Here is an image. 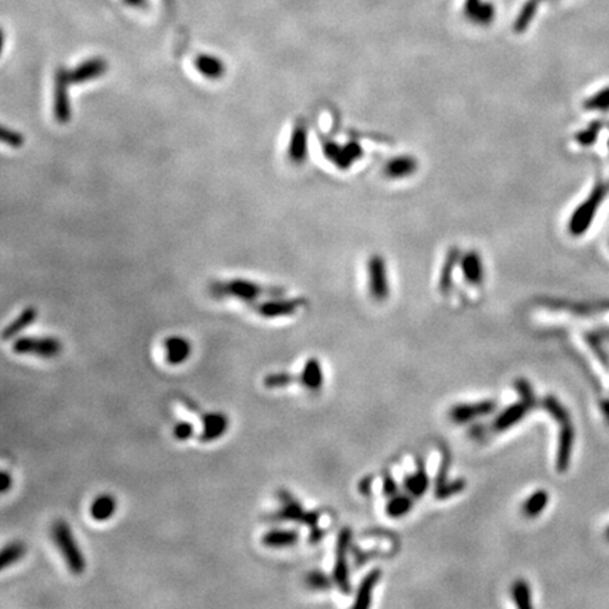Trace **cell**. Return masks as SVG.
Listing matches in <instances>:
<instances>
[{
  "instance_id": "cell-1",
  "label": "cell",
  "mask_w": 609,
  "mask_h": 609,
  "mask_svg": "<svg viewBox=\"0 0 609 609\" xmlns=\"http://www.w3.org/2000/svg\"><path fill=\"white\" fill-rule=\"evenodd\" d=\"M280 509L271 513L268 520L274 522H296L300 524H307L311 529V542L315 543L320 539L322 531L319 529V513L313 511H304L296 498L288 492L287 489L278 491Z\"/></svg>"
},
{
  "instance_id": "cell-2",
  "label": "cell",
  "mask_w": 609,
  "mask_h": 609,
  "mask_svg": "<svg viewBox=\"0 0 609 609\" xmlns=\"http://www.w3.org/2000/svg\"><path fill=\"white\" fill-rule=\"evenodd\" d=\"M51 538L55 547L60 550V555L63 556L68 570L75 575L84 573L87 568V560L76 543L71 526L65 520L54 522L51 528Z\"/></svg>"
},
{
  "instance_id": "cell-3",
  "label": "cell",
  "mask_w": 609,
  "mask_h": 609,
  "mask_svg": "<svg viewBox=\"0 0 609 609\" xmlns=\"http://www.w3.org/2000/svg\"><path fill=\"white\" fill-rule=\"evenodd\" d=\"M606 193L608 188L602 182H598L591 190L590 197L584 202H581V205L573 212L568 220V230L573 236H581L590 229V225L593 223L595 213L604 202Z\"/></svg>"
},
{
  "instance_id": "cell-4",
  "label": "cell",
  "mask_w": 609,
  "mask_h": 609,
  "mask_svg": "<svg viewBox=\"0 0 609 609\" xmlns=\"http://www.w3.org/2000/svg\"><path fill=\"white\" fill-rule=\"evenodd\" d=\"M13 351L20 355H36L40 358H54L61 354L63 343L55 337L23 336L13 342Z\"/></svg>"
},
{
  "instance_id": "cell-5",
  "label": "cell",
  "mask_w": 609,
  "mask_h": 609,
  "mask_svg": "<svg viewBox=\"0 0 609 609\" xmlns=\"http://www.w3.org/2000/svg\"><path fill=\"white\" fill-rule=\"evenodd\" d=\"M69 85H72V84H71L69 76H68V71L64 68H60L57 72H55L52 112H54L55 120L61 124L69 123L71 118H72Z\"/></svg>"
},
{
  "instance_id": "cell-6",
  "label": "cell",
  "mask_w": 609,
  "mask_h": 609,
  "mask_svg": "<svg viewBox=\"0 0 609 609\" xmlns=\"http://www.w3.org/2000/svg\"><path fill=\"white\" fill-rule=\"evenodd\" d=\"M367 281L370 295L378 300H386L390 296V278L388 268H386L385 258L378 254H374L368 258L367 263Z\"/></svg>"
},
{
  "instance_id": "cell-7",
  "label": "cell",
  "mask_w": 609,
  "mask_h": 609,
  "mask_svg": "<svg viewBox=\"0 0 609 609\" xmlns=\"http://www.w3.org/2000/svg\"><path fill=\"white\" fill-rule=\"evenodd\" d=\"M322 151L326 159L335 164L340 170H347L355 161L363 157V148L357 143H347L342 146L333 140H329V138L322 140Z\"/></svg>"
},
{
  "instance_id": "cell-8",
  "label": "cell",
  "mask_w": 609,
  "mask_h": 609,
  "mask_svg": "<svg viewBox=\"0 0 609 609\" xmlns=\"http://www.w3.org/2000/svg\"><path fill=\"white\" fill-rule=\"evenodd\" d=\"M350 542H351V531L348 528H343L337 536L336 560H335L333 575H331V578H333L337 588L344 594H348L351 591V584H350V578H348V566H347V559H346L347 551L350 549Z\"/></svg>"
},
{
  "instance_id": "cell-9",
  "label": "cell",
  "mask_w": 609,
  "mask_h": 609,
  "mask_svg": "<svg viewBox=\"0 0 609 609\" xmlns=\"http://www.w3.org/2000/svg\"><path fill=\"white\" fill-rule=\"evenodd\" d=\"M213 292L221 296H232L244 302H254L261 295H264V288L254 281L248 280H232L223 284H217L213 287Z\"/></svg>"
},
{
  "instance_id": "cell-10",
  "label": "cell",
  "mask_w": 609,
  "mask_h": 609,
  "mask_svg": "<svg viewBox=\"0 0 609 609\" xmlns=\"http://www.w3.org/2000/svg\"><path fill=\"white\" fill-rule=\"evenodd\" d=\"M495 408H496V403L491 399L480 401V402H474V403H458V405H454L449 410V418L454 423L463 425L467 422H472L477 418L491 414L495 410Z\"/></svg>"
},
{
  "instance_id": "cell-11",
  "label": "cell",
  "mask_w": 609,
  "mask_h": 609,
  "mask_svg": "<svg viewBox=\"0 0 609 609\" xmlns=\"http://www.w3.org/2000/svg\"><path fill=\"white\" fill-rule=\"evenodd\" d=\"M309 154V130L304 122H298L291 133L288 144V158L292 164L300 165L308 159Z\"/></svg>"
},
{
  "instance_id": "cell-12",
  "label": "cell",
  "mask_w": 609,
  "mask_h": 609,
  "mask_svg": "<svg viewBox=\"0 0 609 609\" xmlns=\"http://www.w3.org/2000/svg\"><path fill=\"white\" fill-rule=\"evenodd\" d=\"M202 432L199 434L201 443H212L223 437L229 429V418L223 412H205L201 417Z\"/></svg>"
},
{
  "instance_id": "cell-13",
  "label": "cell",
  "mask_w": 609,
  "mask_h": 609,
  "mask_svg": "<svg viewBox=\"0 0 609 609\" xmlns=\"http://www.w3.org/2000/svg\"><path fill=\"white\" fill-rule=\"evenodd\" d=\"M533 408H535V405L526 402L523 399L512 403L511 406L504 409L495 418V421L492 422V430L494 432H505V430L511 429L512 426L522 422L526 414H528Z\"/></svg>"
},
{
  "instance_id": "cell-14",
  "label": "cell",
  "mask_w": 609,
  "mask_h": 609,
  "mask_svg": "<svg viewBox=\"0 0 609 609\" xmlns=\"http://www.w3.org/2000/svg\"><path fill=\"white\" fill-rule=\"evenodd\" d=\"M303 304V299H269L257 304V312L265 319H275L294 315Z\"/></svg>"
},
{
  "instance_id": "cell-15",
  "label": "cell",
  "mask_w": 609,
  "mask_h": 609,
  "mask_svg": "<svg viewBox=\"0 0 609 609\" xmlns=\"http://www.w3.org/2000/svg\"><path fill=\"white\" fill-rule=\"evenodd\" d=\"M418 167H419V162L414 157L397 155L385 162V165L382 167V173H384L385 178L398 181V179H405V178L412 177L414 173L418 171Z\"/></svg>"
},
{
  "instance_id": "cell-16",
  "label": "cell",
  "mask_w": 609,
  "mask_h": 609,
  "mask_svg": "<svg viewBox=\"0 0 609 609\" xmlns=\"http://www.w3.org/2000/svg\"><path fill=\"white\" fill-rule=\"evenodd\" d=\"M574 440H575V429L571 423V421L564 422L560 425V433H559V445H557V457H556V467L560 473H564L570 467L571 454L574 449Z\"/></svg>"
},
{
  "instance_id": "cell-17",
  "label": "cell",
  "mask_w": 609,
  "mask_h": 609,
  "mask_svg": "<svg viewBox=\"0 0 609 609\" xmlns=\"http://www.w3.org/2000/svg\"><path fill=\"white\" fill-rule=\"evenodd\" d=\"M107 71V63L103 58H91L87 60L72 71H68V76L71 84H87V82L95 80L104 75Z\"/></svg>"
},
{
  "instance_id": "cell-18",
  "label": "cell",
  "mask_w": 609,
  "mask_h": 609,
  "mask_svg": "<svg viewBox=\"0 0 609 609\" xmlns=\"http://www.w3.org/2000/svg\"><path fill=\"white\" fill-rule=\"evenodd\" d=\"M165 362L170 366H181L192 354V346L182 336H170L164 342Z\"/></svg>"
},
{
  "instance_id": "cell-19",
  "label": "cell",
  "mask_w": 609,
  "mask_h": 609,
  "mask_svg": "<svg viewBox=\"0 0 609 609\" xmlns=\"http://www.w3.org/2000/svg\"><path fill=\"white\" fill-rule=\"evenodd\" d=\"M460 267L464 280L473 287H478L484 281V261L477 252H467L460 256Z\"/></svg>"
},
{
  "instance_id": "cell-20",
  "label": "cell",
  "mask_w": 609,
  "mask_h": 609,
  "mask_svg": "<svg viewBox=\"0 0 609 609\" xmlns=\"http://www.w3.org/2000/svg\"><path fill=\"white\" fill-rule=\"evenodd\" d=\"M464 14L477 25H489L495 19V8L484 0H465Z\"/></svg>"
},
{
  "instance_id": "cell-21",
  "label": "cell",
  "mask_w": 609,
  "mask_h": 609,
  "mask_svg": "<svg viewBox=\"0 0 609 609\" xmlns=\"http://www.w3.org/2000/svg\"><path fill=\"white\" fill-rule=\"evenodd\" d=\"M323 381H324V378H323V370H322L320 362L315 357L309 358L302 368V373L299 375V382L307 390H309L312 392H318L323 386Z\"/></svg>"
},
{
  "instance_id": "cell-22",
  "label": "cell",
  "mask_w": 609,
  "mask_h": 609,
  "mask_svg": "<svg viewBox=\"0 0 609 609\" xmlns=\"http://www.w3.org/2000/svg\"><path fill=\"white\" fill-rule=\"evenodd\" d=\"M381 578V570L379 568H374L371 570L364 578L362 583L358 586L357 594H355V601H354V608L355 609H366L371 605L373 601V593L378 584V581Z\"/></svg>"
},
{
  "instance_id": "cell-23",
  "label": "cell",
  "mask_w": 609,
  "mask_h": 609,
  "mask_svg": "<svg viewBox=\"0 0 609 609\" xmlns=\"http://www.w3.org/2000/svg\"><path fill=\"white\" fill-rule=\"evenodd\" d=\"M195 68L202 76L210 80H217L226 74L225 63L210 54H198L195 58Z\"/></svg>"
},
{
  "instance_id": "cell-24",
  "label": "cell",
  "mask_w": 609,
  "mask_h": 609,
  "mask_svg": "<svg viewBox=\"0 0 609 609\" xmlns=\"http://www.w3.org/2000/svg\"><path fill=\"white\" fill-rule=\"evenodd\" d=\"M429 484H430V478L426 473L423 461L419 458L417 472L405 477L403 487H405L406 492L409 495H412L413 498H422L426 494V491L429 489Z\"/></svg>"
},
{
  "instance_id": "cell-25",
  "label": "cell",
  "mask_w": 609,
  "mask_h": 609,
  "mask_svg": "<svg viewBox=\"0 0 609 609\" xmlns=\"http://www.w3.org/2000/svg\"><path fill=\"white\" fill-rule=\"evenodd\" d=\"M118 502L116 498L110 494L98 495L91 504L89 513L96 522H106L116 513Z\"/></svg>"
},
{
  "instance_id": "cell-26",
  "label": "cell",
  "mask_w": 609,
  "mask_h": 609,
  "mask_svg": "<svg viewBox=\"0 0 609 609\" xmlns=\"http://www.w3.org/2000/svg\"><path fill=\"white\" fill-rule=\"evenodd\" d=\"M299 532L292 529H272L263 535L261 543L268 549H285L296 544Z\"/></svg>"
},
{
  "instance_id": "cell-27",
  "label": "cell",
  "mask_w": 609,
  "mask_h": 609,
  "mask_svg": "<svg viewBox=\"0 0 609 609\" xmlns=\"http://www.w3.org/2000/svg\"><path fill=\"white\" fill-rule=\"evenodd\" d=\"M36 320H37V309L36 308H27V309H24L12 323H9L5 327L3 333H2L3 340L14 339L17 335L21 333L24 329L29 327Z\"/></svg>"
},
{
  "instance_id": "cell-28",
  "label": "cell",
  "mask_w": 609,
  "mask_h": 609,
  "mask_svg": "<svg viewBox=\"0 0 609 609\" xmlns=\"http://www.w3.org/2000/svg\"><path fill=\"white\" fill-rule=\"evenodd\" d=\"M549 504V492L546 489H538L531 494L522 505V512L526 518H536L544 512Z\"/></svg>"
},
{
  "instance_id": "cell-29",
  "label": "cell",
  "mask_w": 609,
  "mask_h": 609,
  "mask_svg": "<svg viewBox=\"0 0 609 609\" xmlns=\"http://www.w3.org/2000/svg\"><path fill=\"white\" fill-rule=\"evenodd\" d=\"M458 263H460L458 250L456 247H453L446 256V261H445V264H443L441 271H440V276H439V288L443 294H447L450 291L453 272H454V268Z\"/></svg>"
},
{
  "instance_id": "cell-30",
  "label": "cell",
  "mask_w": 609,
  "mask_h": 609,
  "mask_svg": "<svg viewBox=\"0 0 609 609\" xmlns=\"http://www.w3.org/2000/svg\"><path fill=\"white\" fill-rule=\"evenodd\" d=\"M413 501L412 495L409 494H397L390 498L388 504H386V515L392 519H399L405 515H408L412 511Z\"/></svg>"
},
{
  "instance_id": "cell-31",
  "label": "cell",
  "mask_w": 609,
  "mask_h": 609,
  "mask_svg": "<svg viewBox=\"0 0 609 609\" xmlns=\"http://www.w3.org/2000/svg\"><path fill=\"white\" fill-rule=\"evenodd\" d=\"M542 408L550 414V417L555 419L559 425L571 421L570 412L567 410V408L555 397V395H547L543 398L542 401Z\"/></svg>"
},
{
  "instance_id": "cell-32",
  "label": "cell",
  "mask_w": 609,
  "mask_h": 609,
  "mask_svg": "<svg viewBox=\"0 0 609 609\" xmlns=\"http://www.w3.org/2000/svg\"><path fill=\"white\" fill-rule=\"evenodd\" d=\"M511 594H512L513 602H515V605L518 608H520V609H531L533 606V604H532V590H531V586L528 584V581H524L522 578L516 579L515 583L512 584Z\"/></svg>"
},
{
  "instance_id": "cell-33",
  "label": "cell",
  "mask_w": 609,
  "mask_h": 609,
  "mask_svg": "<svg viewBox=\"0 0 609 609\" xmlns=\"http://www.w3.org/2000/svg\"><path fill=\"white\" fill-rule=\"evenodd\" d=\"M27 547L21 542H13L3 547L2 553H0V568L5 570L17 562H20L25 556Z\"/></svg>"
},
{
  "instance_id": "cell-34",
  "label": "cell",
  "mask_w": 609,
  "mask_h": 609,
  "mask_svg": "<svg viewBox=\"0 0 609 609\" xmlns=\"http://www.w3.org/2000/svg\"><path fill=\"white\" fill-rule=\"evenodd\" d=\"M538 5H539V0H529V2L523 6L522 12L519 13V16L515 20V32L516 33H522L528 29L533 17L536 16Z\"/></svg>"
},
{
  "instance_id": "cell-35",
  "label": "cell",
  "mask_w": 609,
  "mask_h": 609,
  "mask_svg": "<svg viewBox=\"0 0 609 609\" xmlns=\"http://www.w3.org/2000/svg\"><path fill=\"white\" fill-rule=\"evenodd\" d=\"M465 485H467L465 480H461V478L453 480V481H446V483H443V484L436 487L434 498H436V500H440V501L449 500V498L463 492L465 489Z\"/></svg>"
},
{
  "instance_id": "cell-36",
  "label": "cell",
  "mask_w": 609,
  "mask_h": 609,
  "mask_svg": "<svg viewBox=\"0 0 609 609\" xmlns=\"http://www.w3.org/2000/svg\"><path fill=\"white\" fill-rule=\"evenodd\" d=\"M299 381V378L288 374V373H275L268 374L264 378V386L268 390H276V388H285V386L291 385L294 381Z\"/></svg>"
},
{
  "instance_id": "cell-37",
  "label": "cell",
  "mask_w": 609,
  "mask_h": 609,
  "mask_svg": "<svg viewBox=\"0 0 609 609\" xmlns=\"http://www.w3.org/2000/svg\"><path fill=\"white\" fill-rule=\"evenodd\" d=\"M307 584L309 588L312 590H318V591H324L330 588V579L327 578V575L322 571H311L307 575Z\"/></svg>"
},
{
  "instance_id": "cell-38",
  "label": "cell",
  "mask_w": 609,
  "mask_h": 609,
  "mask_svg": "<svg viewBox=\"0 0 609 609\" xmlns=\"http://www.w3.org/2000/svg\"><path fill=\"white\" fill-rule=\"evenodd\" d=\"M0 137H2V142L5 144L10 146L12 148H19V147H21L24 144V135L21 133H19L16 130H12V129H8V127H3Z\"/></svg>"
},
{
  "instance_id": "cell-39",
  "label": "cell",
  "mask_w": 609,
  "mask_h": 609,
  "mask_svg": "<svg viewBox=\"0 0 609 609\" xmlns=\"http://www.w3.org/2000/svg\"><path fill=\"white\" fill-rule=\"evenodd\" d=\"M515 388H516V391L520 394V399H523V401L529 402V403H532V405L536 406V398H535V394H533L532 386H531V384H529L528 381L523 379V378L516 379V382H515Z\"/></svg>"
},
{
  "instance_id": "cell-40",
  "label": "cell",
  "mask_w": 609,
  "mask_h": 609,
  "mask_svg": "<svg viewBox=\"0 0 609 609\" xmlns=\"http://www.w3.org/2000/svg\"><path fill=\"white\" fill-rule=\"evenodd\" d=\"M193 433H195V428H193V425L190 422H186V421L178 422L173 430L174 437L179 441L189 440L193 436Z\"/></svg>"
},
{
  "instance_id": "cell-41",
  "label": "cell",
  "mask_w": 609,
  "mask_h": 609,
  "mask_svg": "<svg viewBox=\"0 0 609 609\" xmlns=\"http://www.w3.org/2000/svg\"><path fill=\"white\" fill-rule=\"evenodd\" d=\"M586 107L598 109V110L608 109L609 107V89L601 91V92L595 93L593 98H590L586 103Z\"/></svg>"
},
{
  "instance_id": "cell-42",
  "label": "cell",
  "mask_w": 609,
  "mask_h": 609,
  "mask_svg": "<svg viewBox=\"0 0 609 609\" xmlns=\"http://www.w3.org/2000/svg\"><path fill=\"white\" fill-rule=\"evenodd\" d=\"M598 130H599V126L597 127V124L594 123L591 127H588V129L583 130L581 133H578L577 142L581 143V144H584V146L586 144H591L595 140V137L598 134Z\"/></svg>"
},
{
  "instance_id": "cell-43",
  "label": "cell",
  "mask_w": 609,
  "mask_h": 609,
  "mask_svg": "<svg viewBox=\"0 0 609 609\" xmlns=\"http://www.w3.org/2000/svg\"><path fill=\"white\" fill-rule=\"evenodd\" d=\"M449 467H450V457H449V454H447V453H445V454H443V458H441V463H440V467H439V472H437V477H436V487H437V485H440V484H443V483H446V481H447V473H449Z\"/></svg>"
},
{
  "instance_id": "cell-44",
  "label": "cell",
  "mask_w": 609,
  "mask_h": 609,
  "mask_svg": "<svg viewBox=\"0 0 609 609\" xmlns=\"http://www.w3.org/2000/svg\"><path fill=\"white\" fill-rule=\"evenodd\" d=\"M398 491H399V487H398L397 481L390 474H385V477H384V494L386 496L391 498V496L397 495Z\"/></svg>"
},
{
  "instance_id": "cell-45",
  "label": "cell",
  "mask_w": 609,
  "mask_h": 609,
  "mask_svg": "<svg viewBox=\"0 0 609 609\" xmlns=\"http://www.w3.org/2000/svg\"><path fill=\"white\" fill-rule=\"evenodd\" d=\"M0 483H2V484H0V485H2V494H6L12 488V484H13L12 476L8 472H3L2 477H0Z\"/></svg>"
},
{
  "instance_id": "cell-46",
  "label": "cell",
  "mask_w": 609,
  "mask_h": 609,
  "mask_svg": "<svg viewBox=\"0 0 609 609\" xmlns=\"http://www.w3.org/2000/svg\"><path fill=\"white\" fill-rule=\"evenodd\" d=\"M601 410H602V413H604L605 419H606L608 423H609V399L602 401V403H601Z\"/></svg>"
},
{
  "instance_id": "cell-47",
  "label": "cell",
  "mask_w": 609,
  "mask_h": 609,
  "mask_svg": "<svg viewBox=\"0 0 609 609\" xmlns=\"http://www.w3.org/2000/svg\"><path fill=\"white\" fill-rule=\"evenodd\" d=\"M605 538H606V540L609 542V526L606 528V532H605Z\"/></svg>"
}]
</instances>
